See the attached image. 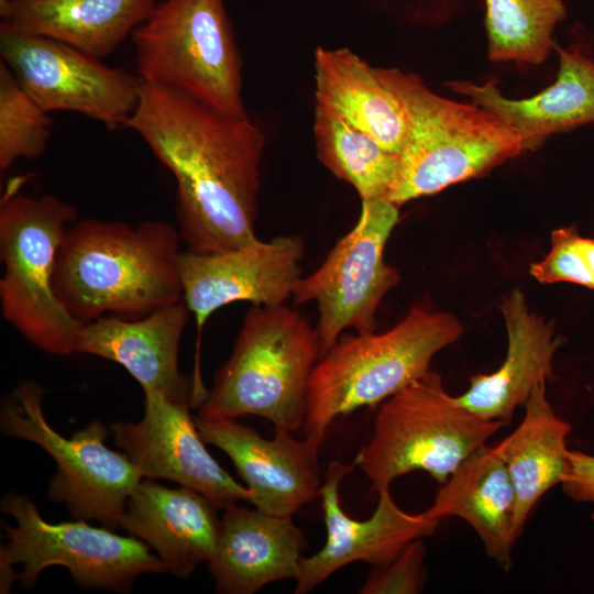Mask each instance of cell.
Masks as SVG:
<instances>
[{"label":"cell","mask_w":594,"mask_h":594,"mask_svg":"<svg viewBox=\"0 0 594 594\" xmlns=\"http://www.w3.org/2000/svg\"><path fill=\"white\" fill-rule=\"evenodd\" d=\"M580 248L594 275V239L581 237Z\"/></svg>","instance_id":"obj_32"},{"label":"cell","mask_w":594,"mask_h":594,"mask_svg":"<svg viewBox=\"0 0 594 594\" xmlns=\"http://www.w3.org/2000/svg\"><path fill=\"white\" fill-rule=\"evenodd\" d=\"M547 381L534 387L518 427L493 446L506 464L516 493L514 534L518 539L540 498L562 484L569 471L568 421L560 418L547 397Z\"/></svg>","instance_id":"obj_25"},{"label":"cell","mask_w":594,"mask_h":594,"mask_svg":"<svg viewBox=\"0 0 594 594\" xmlns=\"http://www.w3.org/2000/svg\"><path fill=\"white\" fill-rule=\"evenodd\" d=\"M138 77L248 117L241 57L223 0H165L132 33Z\"/></svg>","instance_id":"obj_8"},{"label":"cell","mask_w":594,"mask_h":594,"mask_svg":"<svg viewBox=\"0 0 594 594\" xmlns=\"http://www.w3.org/2000/svg\"><path fill=\"white\" fill-rule=\"evenodd\" d=\"M76 219V207L52 194L10 190L0 205L1 314L34 346L57 355L75 353L82 326L53 288L57 252Z\"/></svg>","instance_id":"obj_6"},{"label":"cell","mask_w":594,"mask_h":594,"mask_svg":"<svg viewBox=\"0 0 594 594\" xmlns=\"http://www.w3.org/2000/svg\"><path fill=\"white\" fill-rule=\"evenodd\" d=\"M377 72L408 118L397 176L385 197L398 208L481 177L525 152L520 134L493 112L443 98L415 74L381 67Z\"/></svg>","instance_id":"obj_3"},{"label":"cell","mask_w":594,"mask_h":594,"mask_svg":"<svg viewBox=\"0 0 594 594\" xmlns=\"http://www.w3.org/2000/svg\"><path fill=\"white\" fill-rule=\"evenodd\" d=\"M307 547L292 517L238 504L224 509L216 550L208 561L216 590L253 594L266 584L295 580Z\"/></svg>","instance_id":"obj_19"},{"label":"cell","mask_w":594,"mask_h":594,"mask_svg":"<svg viewBox=\"0 0 594 594\" xmlns=\"http://www.w3.org/2000/svg\"><path fill=\"white\" fill-rule=\"evenodd\" d=\"M140 80L134 131L176 179V217L189 250L212 253L256 241L262 130L170 88Z\"/></svg>","instance_id":"obj_1"},{"label":"cell","mask_w":594,"mask_h":594,"mask_svg":"<svg viewBox=\"0 0 594 594\" xmlns=\"http://www.w3.org/2000/svg\"><path fill=\"white\" fill-rule=\"evenodd\" d=\"M426 548L422 539L408 543L393 560L374 566L360 587L361 594H417L426 583Z\"/></svg>","instance_id":"obj_30"},{"label":"cell","mask_w":594,"mask_h":594,"mask_svg":"<svg viewBox=\"0 0 594 594\" xmlns=\"http://www.w3.org/2000/svg\"><path fill=\"white\" fill-rule=\"evenodd\" d=\"M195 422L204 441L233 462L254 508L292 517L319 495L321 443L307 437L298 440L284 428H275L274 437L267 439L235 419L197 416Z\"/></svg>","instance_id":"obj_16"},{"label":"cell","mask_w":594,"mask_h":594,"mask_svg":"<svg viewBox=\"0 0 594 594\" xmlns=\"http://www.w3.org/2000/svg\"><path fill=\"white\" fill-rule=\"evenodd\" d=\"M569 471L561 484L564 494L575 502L594 505V455L568 450ZM594 521V510L592 514Z\"/></svg>","instance_id":"obj_31"},{"label":"cell","mask_w":594,"mask_h":594,"mask_svg":"<svg viewBox=\"0 0 594 594\" xmlns=\"http://www.w3.org/2000/svg\"><path fill=\"white\" fill-rule=\"evenodd\" d=\"M316 103L398 154L408 128L399 98L383 82L377 67L349 48L315 51Z\"/></svg>","instance_id":"obj_24"},{"label":"cell","mask_w":594,"mask_h":594,"mask_svg":"<svg viewBox=\"0 0 594 594\" xmlns=\"http://www.w3.org/2000/svg\"><path fill=\"white\" fill-rule=\"evenodd\" d=\"M463 331L453 315L416 305L388 330L341 334L311 373L306 437L322 443L337 418L382 403L424 376Z\"/></svg>","instance_id":"obj_4"},{"label":"cell","mask_w":594,"mask_h":594,"mask_svg":"<svg viewBox=\"0 0 594 594\" xmlns=\"http://www.w3.org/2000/svg\"><path fill=\"white\" fill-rule=\"evenodd\" d=\"M516 493L506 464L494 447L482 446L441 484L425 514L439 520L458 517L481 539L486 554L505 572L513 565Z\"/></svg>","instance_id":"obj_22"},{"label":"cell","mask_w":594,"mask_h":594,"mask_svg":"<svg viewBox=\"0 0 594 594\" xmlns=\"http://www.w3.org/2000/svg\"><path fill=\"white\" fill-rule=\"evenodd\" d=\"M217 509L195 490L142 479L128 498L120 527L154 549L172 574L188 578L216 550L221 528Z\"/></svg>","instance_id":"obj_18"},{"label":"cell","mask_w":594,"mask_h":594,"mask_svg":"<svg viewBox=\"0 0 594 594\" xmlns=\"http://www.w3.org/2000/svg\"><path fill=\"white\" fill-rule=\"evenodd\" d=\"M45 392L33 381L19 384L2 402L1 431L37 444L55 461L56 473L47 488L51 502L65 504L77 519H96L117 529L141 473L125 453L106 446L110 430L100 420L70 438L56 431L43 413Z\"/></svg>","instance_id":"obj_9"},{"label":"cell","mask_w":594,"mask_h":594,"mask_svg":"<svg viewBox=\"0 0 594 594\" xmlns=\"http://www.w3.org/2000/svg\"><path fill=\"white\" fill-rule=\"evenodd\" d=\"M554 48L560 59L557 80L534 97L508 99L494 81L454 80L446 86L514 128L525 152L536 151L552 134L594 122V61L575 47Z\"/></svg>","instance_id":"obj_21"},{"label":"cell","mask_w":594,"mask_h":594,"mask_svg":"<svg viewBox=\"0 0 594 594\" xmlns=\"http://www.w3.org/2000/svg\"><path fill=\"white\" fill-rule=\"evenodd\" d=\"M320 355L317 330L299 310L286 304L252 305L198 416L253 415L293 432L304 425L309 381Z\"/></svg>","instance_id":"obj_5"},{"label":"cell","mask_w":594,"mask_h":594,"mask_svg":"<svg viewBox=\"0 0 594 594\" xmlns=\"http://www.w3.org/2000/svg\"><path fill=\"white\" fill-rule=\"evenodd\" d=\"M358 466L333 461L329 464L319 495L327 539L315 554L301 558L295 579V594H307L339 569L362 561L373 566L393 560L408 543L431 536L441 520L424 513L404 512L393 499L389 487L377 491L378 503L372 516L359 520L345 514L340 502V485Z\"/></svg>","instance_id":"obj_15"},{"label":"cell","mask_w":594,"mask_h":594,"mask_svg":"<svg viewBox=\"0 0 594 594\" xmlns=\"http://www.w3.org/2000/svg\"><path fill=\"white\" fill-rule=\"evenodd\" d=\"M580 238L575 224L553 230L549 253L530 265V275L542 284L565 282L594 289V275L581 251Z\"/></svg>","instance_id":"obj_29"},{"label":"cell","mask_w":594,"mask_h":594,"mask_svg":"<svg viewBox=\"0 0 594 594\" xmlns=\"http://www.w3.org/2000/svg\"><path fill=\"white\" fill-rule=\"evenodd\" d=\"M184 300L134 319L102 316L81 326L75 353L118 363L141 385L177 402L200 404L194 378L179 371L180 339L189 317Z\"/></svg>","instance_id":"obj_17"},{"label":"cell","mask_w":594,"mask_h":594,"mask_svg":"<svg viewBox=\"0 0 594 594\" xmlns=\"http://www.w3.org/2000/svg\"><path fill=\"white\" fill-rule=\"evenodd\" d=\"M499 309L507 333L505 360L495 372L472 376L468 391L457 397L473 414L505 426L538 382L554 378L553 356L564 339L556 336L552 322L530 310L518 288L503 298Z\"/></svg>","instance_id":"obj_20"},{"label":"cell","mask_w":594,"mask_h":594,"mask_svg":"<svg viewBox=\"0 0 594 594\" xmlns=\"http://www.w3.org/2000/svg\"><path fill=\"white\" fill-rule=\"evenodd\" d=\"M157 0H10L1 24L50 37L92 57L112 54L157 7Z\"/></svg>","instance_id":"obj_23"},{"label":"cell","mask_w":594,"mask_h":594,"mask_svg":"<svg viewBox=\"0 0 594 594\" xmlns=\"http://www.w3.org/2000/svg\"><path fill=\"white\" fill-rule=\"evenodd\" d=\"M305 254L298 235L257 239L212 253L180 252L183 300L195 316L198 333L213 311L231 302L286 304L301 277Z\"/></svg>","instance_id":"obj_14"},{"label":"cell","mask_w":594,"mask_h":594,"mask_svg":"<svg viewBox=\"0 0 594 594\" xmlns=\"http://www.w3.org/2000/svg\"><path fill=\"white\" fill-rule=\"evenodd\" d=\"M0 54L22 88L46 112H77L112 131L125 127L138 106V76L63 42L0 23Z\"/></svg>","instance_id":"obj_12"},{"label":"cell","mask_w":594,"mask_h":594,"mask_svg":"<svg viewBox=\"0 0 594 594\" xmlns=\"http://www.w3.org/2000/svg\"><path fill=\"white\" fill-rule=\"evenodd\" d=\"M52 120L22 88L12 70L0 63V170L18 158H36L46 150Z\"/></svg>","instance_id":"obj_28"},{"label":"cell","mask_w":594,"mask_h":594,"mask_svg":"<svg viewBox=\"0 0 594 594\" xmlns=\"http://www.w3.org/2000/svg\"><path fill=\"white\" fill-rule=\"evenodd\" d=\"M399 220V208L386 199L362 201L354 227L311 274L300 277L294 304L315 301L321 355L348 330L369 332L376 328V312L389 290L400 282L384 251ZM320 355V356H321Z\"/></svg>","instance_id":"obj_11"},{"label":"cell","mask_w":594,"mask_h":594,"mask_svg":"<svg viewBox=\"0 0 594 594\" xmlns=\"http://www.w3.org/2000/svg\"><path fill=\"white\" fill-rule=\"evenodd\" d=\"M1 508L16 522L3 524L8 542L1 547V593L10 590L12 565L18 563L23 569L16 576L25 588L33 587L42 571L52 565L66 568L82 587L116 592L129 591L142 574L167 571L140 539L81 519L48 522L25 495L10 493Z\"/></svg>","instance_id":"obj_10"},{"label":"cell","mask_w":594,"mask_h":594,"mask_svg":"<svg viewBox=\"0 0 594 594\" xmlns=\"http://www.w3.org/2000/svg\"><path fill=\"white\" fill-rule=\"evenodd\" d=\"M190 407L188 402L144 393L142 419L114 422L110 432L143 479L176 482L201 493L223 510L240 501L249 502V490L224 471L205 447Z\"/></svg>","instance_id":"obj_13"},{"label":"cell","mask_w":594,"mask_h":594,"mask_svg":"<svg viewBox=\"0 0 594 594\" xmlns=\"http://www.w3.org/2000/svg\"><path fill=\"white\" fill-rule=\"evenodd\" d=\"M503 426L461 405L429 370L382 403L372 437L355 458L358 468L376 492L417 470L441 485Z\"/></svg>","instance_id":"obj_7"},{"label":"cell","mask_w":594,"mask_h":594,"mask_svg":"<svg viewBox=\"0 0 594 594\" xmlns=\"http://www.w3.org/2000/svg\"><path fill=\"white\" fill-rule=\"evenodd\" d=\"M6 1H10V0H0V3L6 2Z\"/></svg>","instance_id":"obj_33"},{"label":"cell","mask_w":594,"mask_h":594,"mask_svg":"<svg viewBox=\"0 0 594 594\" xmlns=\"http://www.w3.org/2000/svg\"><path fill=\"white\" fill-rule=\"evenodd\" d=\"M314 134L319 161L350 184L361 201L385 199L397 176L398 154L317 103Z\"/></svg>","instance_id":"obj_26"},{"label":"cell","mask_w":594,"mask_h":594,"mask_svg":"<svg viewBox=\"0 0 594 594\" xmlns=\"http://www.w3.org/2000/svg\"><path fill=\"white\" fill-rule=\"evenodd\" d=\"M180 239L165 221H75L57 252L55 295L81 324L102 316L134 320L182 301Z\"/></svg>","instance_id":"obj_2"},{"label":"cell","mask_w":594,"mask_h":594,"mask_svg":"<svg viewBox=\"0 0 594 594\" xmlns=\"http://www.w3.org/2000/svg\"><path fill=\"white\" fill-rule=\"evenodd\" d=\"M488 58L539 65L556 43L552 33L566 16L561 0H485Z\"/></svg>","instance_id":"obj_27"}]
</instances>
